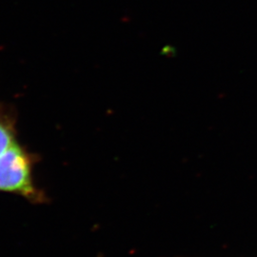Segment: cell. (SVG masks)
Returning <instances> with one entry per match:
<instances>
[{"label": "cell", "mask_w": 257, "mask_h": 257, "mask_svg": "<svg viewBox=\"0 0 257 257\" xmlns=\"http://www.w3.org/2000/svg\"><path fill=\"white\" fill-rule=\"evenodd\" d=\"M38 156L19 140L0 156V192L14 193L30 202L41 204L46 195L37 186L34 177Z\"/></svg>", "instance_id": "cell-1"}, {"label": "cell", "mask_w": 257, "mask_h": 257, "mask_svg": "<svg viewBox=\"0 0 257 257\" xmlns=\"http://www.w3.org/2000/svg\"><path fill=\"white\" fill-rule=\"evenodd\" d=\"M18 116L12 106L0 102V156H2L18 138Z\"/></svg>", "instance_id": "cell-2"}]
</instances>
